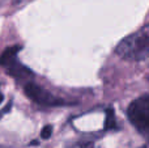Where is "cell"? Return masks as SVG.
<instances>
[{
  "label": "cell",
  "instance_id": "1",
  "mask_svg": "<svg viewBox=\"0 0 149 148\" xmlns=\"http://www.w3.org/2000/svg\"><path fill=\"white\" fill-rule=\"evenodd\" d=\"M116 54L130 60H144L149 58V31H137L127 37L116 47Z\"/></svg>",
  "mask_w": 149,
  "mask_h": 148
},
{
  "label": "cell",
  "instance_id": "2",
  "mask_svg": "<svg viewBox=\"0 0 149 148\" xmlns=\"http://www.w3.org/2000/svg\"><path fill=\"white\" fill-rule=\"evenodd\" d=\"M127 114L136 130L149 139V94L135 100L130 105Z\"/></svg>",
  "mask_w": 149,
  "mask_h": 148
},
{
  "label": "cell",
  "instance_id": "3",
  "mask_svg": "<svg viewBox=\"0 0 149 148\" xmlns=\"http://www.w3.org/2000/svg\"><path fill=\"white\" fill-rule=\"evenodd\" d=\"M24 91H25L26 96L36 104L45 105V106H62V105H65V102L63 100L52 96L50 92H47L46 89H43L42 87L37 85L34 83H28L24 87Z\"/></svg>",
  "mask_w": 149,
  "mask_h": 148
},
{
  "label": "cell",
  "instance_id": "4",
  "mask_svg": "<svg viewBox=\"0 0 149 148\" xmlns=\"http://www.w3.org/2000/svg\"><path fill=\"white\" fill-rule=\"evenodd\" d=\"M5 70H7L8 75L13 76L16 79H20L22 80L24 77H30L31 76V71L28 70L25 66H22L21 63L17 62V59H15L13 62H10L9 64L5 66Z\"/></svg>",
  "mask_w": 149,
  "mask_h": 148
},
{
  "label": "cell",
  "instance_id": "5",
  "mask_svg": "<svg viewBox=\"0 0 149 148\" xmlns=\"http://www.w3.org/2000/svg\"><path fill=\"white\" fill-rule=\"evenodd\" d=\"M20 50H21V46H18V45L5 49L4 52L1 54V57H0V66L5 67V66L9 64L10 62H13L15 59H17L16 57H17V52L20 51Z\"/></svg>",
  "mask_w": 149,
  "mask_h": 148
},
{
  "label": "cell",
  "instance_id": "6",
  "mask_svg": "<svg viewBox=\"0 0 149 148\" xmlns=\"http://www.w3.org/2000/svg\"><path fill=\"white\" fill-rule=\"evenodd\" d=\"M105 128L106 130H113V128H115V115H114V110L113 109L106 110Z\"/></svg>",
  "mask_w": 149,
  "mask_h": 148
},
{
  "label": "cell",
  "instance_id": "7",
  "mask_svg": "<svg viewBox=\"0 0 149 148\" xmlns=\"http://www.w3.org/2000/svg\"><path fill=\"white\" fill-rule=\"evenodd\" d=\"M51 134H52V127H51L50 125L45 126V127L42 128V131H41V136H42V139H49L50 136H51Z\"/></svg>",
  "mask_w": 149,
  "mask_h": 148
},
{
  "label": "cell",
  "instance_id": "8",
  "mask_svg": "<svg viewBox=\"0 0 149 148\" xmlns=\"http://www.w3.org/2000/svg\"><path fill=\"white\" fill-rule=\"evenodd\" d=\"M73 148H97L93 143H81V144H77Z\"/></svg>",
  "mask_w": 149,
  "mask_h": 148
},
{
  "label": "cell",
  "instance_id": "9",
  "mask_svg": "<svg viewBox=\"0 0 149 148\" xmlns=\"http://www.w3.org/2000/svg\"><path fill=\"white\" fill-rule=\"evenodd\" d=\"M3 100H4V96H3V93H1V91H0V105H1V102H3Z\"/></svg>",
  "mask_w": 149,
  "mask_h": 148
}]
</instances>
